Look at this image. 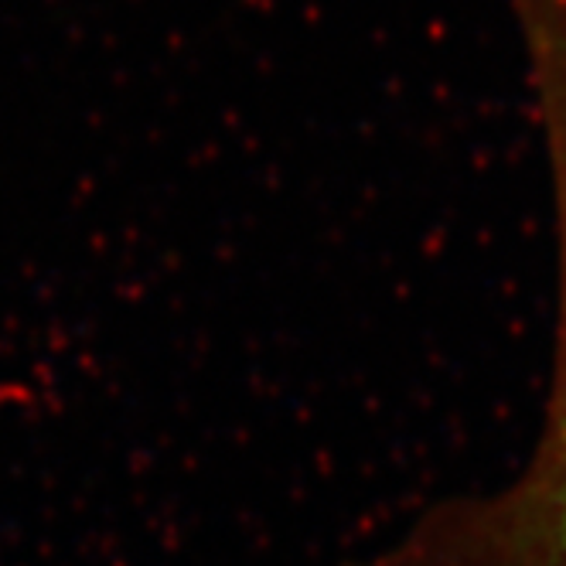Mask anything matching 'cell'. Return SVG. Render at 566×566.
<instances>
[{
  "label": "cell",
  "instance_id": "cell-1",
  "mask_svg": "<svg viewBox=\"0 0 566 566\" xmlns=\"http://www.w3.org/2000/svg\"><path fill=\"white\" fill-rule=\"evenodd\" d=\"M348 566H566V150L559 160V311L543 423L499 489L423 509Z\"/></svg>",
  "mask_w": 566,
  "mask_h": 566
}]
</instances>
